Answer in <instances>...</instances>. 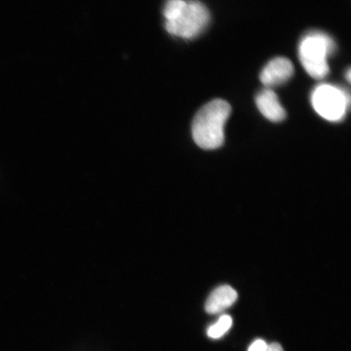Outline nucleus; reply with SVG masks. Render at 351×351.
Instances as JSON below:
<instances>
[{"label": "nucleus", "mask_w": 351, "mask_h": 351, "mask_svg": "<svg viewBox=\"0 0 351 351\" xmlns=\"http://www.w3.org/2000/svg\"><path fill=\"white\" fill-rule=\"evenodd\" d=\"M350 69H349L348 70V77H346V79H348V82H350Z\"/></svg>", "instance_id": "nucleus-11"}, {"label": "nucleus", "mask_w": 351, "mask_h": 351, "mask_svg": "<svg viewBox=\"0 0 351 351\" xmlns=\"http://www.w3.org/2000/svg\"><path fill=\"white\" fill-rule=\"evenodd\" d=\"M311 99L315 111L328 121L344 119L350 108L348 91L335 85L322 84L315 87Z\"/></svg>", "instance_id": "nucleus-4"}, {"label": "nucleus", "mask_w": 351, "mask_h": 351, "mask_svg": "<svg viewBox=\"0 0 351 351\" xmlns=\"http://www.w3.org/2000/svg\"><path fill=\"white\" fill-rule=\"evenodd\" d=\"M232 324V319L230 315H222L216 324H213L208 329V335L210 339H217L229 331Z\"/></svg>", "instance_id": "nucleus-8"}, {"label": "nucleus", "mask_w": 351, "mask_h": 351, "mask_svg": "<svg viewBox=\"0 0 351 351\" xmlns=\"http://www.w3.org/2000/svg\"><path fill=\"white\" fill-rule=\"evenodd\" d=\"M165 28L175 37L192 39L207 28L210 12L197 0H168L164 7Z\"/></svg>", "instance_id": "nucleus-1"}, {"label": "nucleus", "mask_w": 351, "mask_h": 351, "mask_svg": "<svg viewBox=\"0 0 351 351\" xmlns=\"http://www.w3.org/2000/svg\"><path fill=\"white\" fill-rule=\"evenodd\" d=\"M269 345L262 339H258L253 342L250 346L248 351H267Z\"/></svg>", "instance_id": "nucleus-9"}, {"label": "nucleus", "mask_w": 351, "mask_h": 351, "mask_svg": "<svg viewBox=\"0 0 351 351\" xmlns=\"http://www.w3.org/2000/svg\"><path fill=\"white\" fill-rule=\"evenodd\" d=\"M238 300V293L230 285H221L210 293L205 304L209 314H217L229 308Z\"/></svg>", "instance_id": "nucleus-7"}, {"label": "nucleus", "mask_w": 351, "mask_h": 351, "mask_svg": "<svg viewBox=\"0 0 351 351\" xmlns=\"http://www.w3.org/2000/svg\"><path fill=\"white\" fill-rule=\"evenodd\" d=\"M230 113V105L225 100L215 99L204 105L192 123V136L197 146L205 150L221 147Z\"/></svg>", "instance_id": "nucleus-2"}, {"label": "nucleus", "mask_w": 351, "mask_h": 351, "mask_svg": "<svg viewBox=\"0 0 351 351\" xmlns=\"http://www.w3.org/2000/svg\"><path fill=\"white\" fill-rule=\"evenodd\" d=\"M295 69L291 60L278 57L269 61L261 74V81L267 87L284 84L293 76Z\"/></svg>", "instance_id": "nucleus-5"}, {"label": "nucleus", "mask_w": 351, "mask_h": 351, "mask_svg": "<svg viewBox=\"0 0 351 351\" xmlns=\"http://www.w3.org/2000/svg\"><path fill=\"white\" fill-rule=\"evenodd\" d=\"M256 103L262 115L274 122L282 121L287 112L280 104L278 95L270 89H265L256 95Z\"/></svg>", "instance_id": "nucleus-6"}, {"label": "nucleus", "mask_w": 351, "mask_h": 351, "mask_svg": "<svg viewBox=\"0 0 351 351\" xmlns=\"http://www.w3.org/2000/svg\"><path fill=\"white\" fill-rule=\"evenodd\" d=\"M267 351H284V350L282 348V346L274 342V343H271L269 346V349H267Z\"/></svg>", "instance_id": "nucleus-10"}, {"label": "nucleus", "mask_w": 351, "mask_h": 351, "mask_svg": "<svg viewBox=\"0 0 351 351\" xmlns=\"http://www.w3.org/2000/svg\"><path fill=\"white\" fill-rule=\"evenodd\" d=\"M335 40L328 34L313 30L304 35L298 46V56L306 73L315 79L329 73L328 58L335 51Z\"/></svg>", "instance_id": "nucleus-3"}]
</instances>
